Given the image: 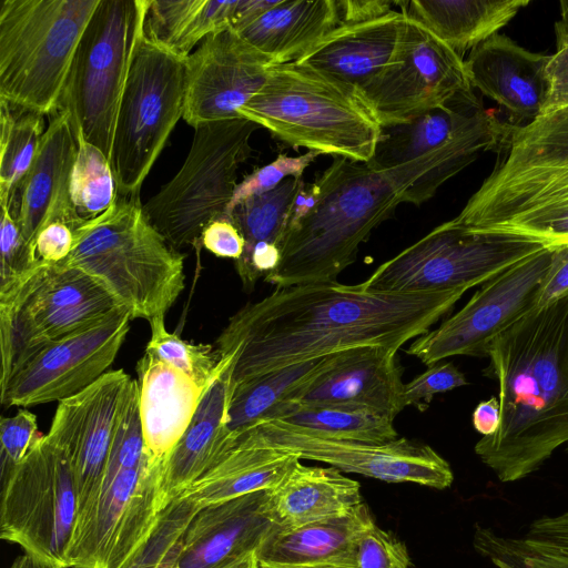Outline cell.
I'll return each mask as SVG.
<instances>
[{"label":"cell","mask_w":568,"mask_h":568,"mask_svg":"<svg viewBox=\"0 0 568 568\" xmlns=\"http://www.w3.org/2000/svg\"><path fill=\"white\" fill-rule=\"evenodd\" d=\"M303 184L302 179H287L270 192L245 199L229 213L245 241L243 254L235 261L239 272L264 276L277 267Z\"/></svg>","instance_id":"836d02e7"},{"label":"cell","mask_w":568,"mask_h":568,"mask_svg":"<svg viewBox=\"0 0 568 568\" xmlns=\"http://www.w3.org/2000/svg\"><path fill=\"white\" fill-rule=\"evenodd\" d=\"M274 64L231 27L210 34L186 58L184 121L195 129L240 118Z\"/></svg>","instance_id":"ffe728a7"},{"label":"cell","mask_w":568,"mask_h":568,"mask_svg":"<svg viewBox=\"0 0 568 568\" xmlns=\"http://www.w3.org/2000/svg\"><path fill=\"white\" fill-rule=\"evenodd\" d=\"M343 352L291 364L232 386L225 424L229 446L232 448L242 433L306 388Z\"/></svg>","instance_id":"d590c367"},{"label":"cell","mask_w":568,"mask_h":568,"mask_svg":"<svg viewBox=\"0 0 568 568\" xmlns=\"http://www.w3.org/2000/svg\"><path fill=\"white\" fill-rule=\"evenodd\" d=\"M268 490L199 508L182 536L175 568H226L256 552L277 528Z\"/></svg>","instance_id":"7402d4cb"},{"label":"cell","mask_w":568,"mask_h":568,"mask_svg":"<svg viewBox=\"0 0 568 568\" xmlns=\"http://www.w3.org/2000/svg\"><path fill=\"white\" fill-rule=\"evenodd\" d=\"M549 59L497 33L474 48L464 61L473 89L504 108L509 123L520 126L541 115Z\"/></svg>","instance_id":"cb8c5ba5"},{"label":"cell","mask_w":568,"mask_h":568,"mask_svg":"<svg viewBox=\"0 0 568 568\" xmlns=\"http://www.w3.org/2000/svg\"><path fill=\"white\" fill-rule=\"evenodd\" d=\"M504 155L455 221L486 231L511 216L568 204V109L513 125Z\"/></svg>","instance_id":"8fae6325"},{"label":"cell","mask_w":568,"mask_h":568,"mask_svg":"<svg viewBox=\"0 0 568 568\" xmlns=\"http://www.w3.org/2000/svg\"><path fill=\"white\" fill-rule=\"evenodd\" d=\"M484 375L498 387L501 423L475 453L503 483L524 479L568 443V294L495 337Z\"/></svg>","instance_id":"7a4b0ae2"},{"label":"cell","mask_w":568,"mask_h":568,"mask_svg":"<svg viewBox=\"0 0 568 568\" xmlns=\"http://www.w3.org/2000/svg\"><path fill=\"white\" fill-rule=\"evenodd\" d=\"M231 366L232 363L206 390L166 459L161 488L164 509L232 449L225 436Z\"/></svg>","instance_id":"4316f807"},{"label":"cell","mask_w":568,"mask_h":568,"mask_svg":"<svg viewBox=\"0 0 568 568\" xmlns=\"http://www.w3.org/2000/svg\"><path fill=\"white\" fill-rule=\"evenodd\" d=\"M387 0H337L339 24H353L381 18L393 11Z\"/></svg>","instance_id":"11a10c76"},{"label":"cell","mask_w":568,"mask_h":568,"mask_svg":"<svg viewBox=\"0 0 568 568\" xmlns=\"http://www.w3.org/2000/svg\"><path fill=\"white\" fill-rule=\"evenodd\" d=\"M374 521L362 503L342 517L277 527L256 550L258 568H346L354 540Z\"/></svg>","instance_id":"83f0119b"},{"label":"cell","mask_w":568,"mask_h":568,"mask_svg":"<svg viewBox=\"0 0 568 568\" xmlns=\"http://www.w3.org/2000/svg\"><path fill=\"white\" fill-rule=\"evenodd\" d=\"M551 250L545 247L484 283L457 313L415 338L406 353L427 366L457 355L486 357L491 341L536 307Z\"/></svg>","instance_id":"e0dca14e"},{"label":"cell","mask_w":568,"mask_h":568,"mask_svg":"<svg viewBox=\"0 0 568 568\" xmlns=\"http://www.w3.org/2000/svg\"><path fill=\"white\" fill-rule=\"evenodd\" d=\"M37 416L21 408L0 419V479L6 481L39 438Z\"/></svg>","instance_id":"c3c4849f"},{"label":"cell","mask_w":568,"mask_h":568,"mask_svg":"<svg viewBox=\"0 0 568 568\" xmlns=\"http://www.w3.org/2000/svg\"><path fill=\"white\" fill-rule=\"evenodd\" d=\"M119 306L98 322L43 347L0 387L4 407H31L74 396L109 372L131 321Z\"/></svg>","instance_id":"ac0fdd59"},{"label":"cell","mask_w":568,"mask_h":568,"mask_svg":"<svg viewBox=\"0 0 568 568\" xmlns=\"http://www.w3.org/2000/svg\"><path fill=\"white\" fill-rule=\"evenodd\" d=\"M545 247L524 235L447 221L381 264L363 285L382 292H457L483 285Z\"/></svg>","instance_id":"7c38bea8"},{"label":"cell","mask_w":568,"mask_h":568,"mask_svg":"<svg viewBox=\"0 0 568 568\" xmlns=\"http://www.w3.org/2000/svg\"><path fill=\"white\" fill-rule=\"evenodd\" d=\"M180 550H181V540L179 541V544L171 550V552L169 554V556L165 558V560L162 562V565L160 566V568H172L175 564H176V560H178V557H179V554H180Z\"/></svg>","instance_id":"6125c7cd"},{"label":"cell","mask_w":568,"mask_h":568,"mask_svg":"<svg viewBox=\"0 0 568 568\" xmlns=\"http://www.w3.org/2000/svg\"><path fill=\"white\" fill-rule=\"evenodd\" d=\"M471 423L483 436L494 435L501 423V409L497 396L480 402L473 412Z\"/></svg>","instance_id":"9f6ffc18"},{"label":"cell","mask_w":568,"mask_h":568,"mask_svg":"<svg viewBox=\"0 0 568 568\" xmlns=\"http://www.w3.org/2000/svg\"><path fill=\"white\" fill-rule=\"evenodd\" d=\"M407 19L402 9L365 22L339 24L294 62L358 92L392 62Z\"/></svg>","instance_id":"d4e9b609"},{"label":"cell","mask_w":568,"mask_h":568,"mask_svg":"<svg viewBox=\"0 0 568 568\" xmlns=\"http://www.w3.org/2000/svg\"><path fill=\"white\" fill-rule=\"evenodd\" d=\"M486 231L507 232L538 240L547 246L568 243V204L538 209L506 219Z\"/></svg>","instance_id":"bcb514c9"},{"label":"cell","mask_w":568,"mask_h":568,"mask_svg":"<svg viewBox=\"0 0 568 568\" xmlns=\"http://www.w3.org/2000/svg\"><path fill=\"white\" fill-rule=\"evenodd\" d=\"M63 263L93 277L132 320L165 316L184 288V255L150 223L140 200L118 195L83 222Z\"/></svg>","instance_id":"277c9868"},{"label":"cell","mask_w":568,"mask_h":568,"mask_svg":"<svg viewBox=\"0 0 568 568\" xmlns=\"http://www.w3.org/2000/svg\"><path fill=\"white\" fill-rule=\"evenodd\" d=\"M258 129L243 116L196 126L183 165L142 204L150 223L175 250L199 245L205 226L227 216L237 170L251 155L250 140Z\"/></svg>","instance_id":"ba28073f"},{"label":"cell","mask_w":568,"mask_h":568,"mask_svg":"<svg viewBox=\"0 0 568 568\" xmlns=\"http://www.w3.org/2000/svg\"><path fill=\"white\" fill-rule=\"evenodd\" d=\"M240 436L261 446L294 454L301 460L322 462L342 473H355L386 483H414L445 489L454 480L445 458L429 445L406 437L385 443L339 440L282 420L258 422Z\"/></svg>","instance_id":"9a60e30c"},{"label":"cell","mask_w":568,"mask_h":568,"mask_svg":"<svg viewBox=\"0 0 568 568\" xmlns=\"http://www.w3.org/2000/svg\"><path fill=\"white\" fill-rule=\"evenodd\" d=\"M277 1L278 0H237L231 28L235 31L241 29L275 6Z\"/></svg>","instance_id":"6f0895ef"},{"label":"cell","mask_w":568,"mask_h":568,"mask_svg":"<svg viewBox=\"0 0 568 568\" xmlns=\"http://www.w3.org/2000/svg\"><path fill=\"white\" fill-rule=\"evenodd\" d=\"M199 507L186 498L173 500L161 514L150 538L124 568H160L179 544Z\"/></svg>","instance_id":"ee69618b"},{"label":"cell","mask_w":568,"mask_h":568,"mask_svg":"<svg viewBox=\"0 0 568 568\" xmlns=\"http://www.w3.org/2000/svg\"><path fill=\"white\" fill-rule=\"evenodd\" d=\"M121 306L93 277L64 263L40 266L0 301V387L43 347Z\"/></svg>","instance_id":"4fadbf2b"},{"label":"cell","mask_w":568,"mask_h":568,"mask_svg":"<svg viewBox=\"0 0 568 568\" xmlns=\"http://www.w3.org/2000/svg\"><path fill=\"white\" fill-rule=\"evenodd\" d=\"M560 19L555 23V33L557 36H568V0L559 2Z\"/></svg>","instance_id":"91938a15"},{"label":"cell","mask_w":568,"mask_h":568,"mask_svg":"<svg viewBox=\"0 0 568 568\" xmlns=\"http://www.w3.org/2000/svg\"><path fill=\"white\" fill-rule=\"evenodd\" d=\"M339 23L337 0H278L236 32L282 64L298 60Z\"/></svg>","instance_id":"1f68e13d"},{"label":"cell","mask_w":568,"mask_h":568,"mask_svg":"<svg viewBox=\"0 0 568 568\" xmlns=\"http://www.w3.org/2000/svg\"><path fill=\"white\" fill-rule=\"evenodd\" d=\"M200 245L217 257L237 261L244 251L245 241L229 216L212 221L201 234Z\"/></svg>","instance_id":"f5cc1de1"},{"label":"cell","mask_w":568,"mask_h":568,"mask_svg":"<svg viewBox=\"0 0 568 568\" xmlns=\"http://www.w3.org/2000/svg\"><path fill=\"white\" fill-rule=\"evenodd\" d=\"M474 93L464 59L409 17L392 62L358 91L381 126Z\"/></svg>","instance_id":"2e32d148"},{"label":"cell","mask_w":568,"mask_h":568,"mask_svg":"<svg viewBox=\"0 0 568 568\" xmlns=\"http://www.w3.org/2000/svg\"><path fill=\"white\" fill-rule=\"evenodd\" d=\"M405 544L374 521L354 540L346 568H410Z\"/></svg>","instance_id":"f6af8a7d"},{"label":"cell","mask_w":568,"mask_h":568,"mask_svg":"<svg viewBox=\"0 0 568 568\" xmlns=\"http://www.w3.org/2000/svg\"><path fill=\"white\" fill-rule=\"evenodd\" d=\"M78 494L67 455L40 435L1 484L0 536L51 568H70Z\"/></svg>","instance_id":"5bb4252c"},{"label":"cell","mask_w":568,"mask_h":568,"mask_svg":"<svg viewBox=\"0 0 568 568\" xmlns=\"http://www.w3.org/2000/svg\"><path fill=\"white\" fill-rule=\"evenodd\" d=\"M529 0H412L397 2L409 18L463 55L498 33Z\"/></svg>","instance_id":"e575fe53"},{"label":"cell","mask_w":568,"mask_h":568,"mask_svg":"<svg viewBox=\"0 0 568 568\" xmlns=\"http://www.w3.org/2000/svg\"><path fill=\"white\" fill-rule=\"evenodd\" d=\"M265 420H282L339 440L385 443L398 437L394 419L362 407L284 403Z\"/></svg>","instance_id":"f35d334b"},{"label":"cell","mask_w":568,"mask_h":568,"mask_svg":"<svg viewBox=\"0 0 568 568\" xmlns=\"http://www.w3.org/2000/svg\"><path fill=\"white\" fill-rule=\"evenodd\" d=\"M186 58L154 43L144 32L136 44L119 104L110 159L119 196L140 200L145 178L183 118Z\"/></svg>","instance_id":"30bf717a"},{"label":"cell","mask_w":568,"mask_h":568,"mask_svg":"<svg viewBox=\"0 0 568 568\" xmlns=\"http://www.w3.org/2000/svg\"><path fill=\"white\" fill-rule=\"evenodd\" d=\"M70 197L77 219L83 223L104 213L115 202L118 187L108 156L81 135L75 136Z\"/></svg>","instance_id":"60d3db41"},{"label":"cell","mask_w":568,"mask_h":568,"mask_svg":"<svg viewBox=\"0 0 568 568\" xmlns=\"http://www.w3.org/2000/svg\"><path fill=\"white\" fill-rule=\"evenodd\" d=\"M462 296L382 292L337 281L275 287L231 316L213 345L221 356H232L234 386L347 349L381 346L397 352L427 333Z\"/></svg>","instance_id":"6da1fadb"},{"label":"cell","mask_w":568,"mask_h":568,"mask_svg":"<svg viewBox=\"0 0 568 568\" xmlns=\"http://www.w3.org/2000/svg\"><path fill=\"white\" fill-rule=\"evenodd\" d=\"M78 143L68 113L57 110L50 115L33 160L7 209L27 242H33L47 224L60 221L72 229L82 223L77 219L70 197L71 176ZM33 250V248H32Z\"/></svg>","instance_id":"44dd1931"},{"label":"cell","mask_w":568,"mask_h":568,"mask_svg":"<svg viewBox=\"0 0 568 568\" xmlns=\"http://www.w3.org/2000/svg\"><path fill=\"white\" fill-rule=\"evenodd\" d=\"M556 43L545 71L547 95L541 115L568 109V36H557Z\"/></svg>","instance_id":"f907efd6"},{"label":"cell","mask_w":568,"mask_h":568,"mask_svg":"<svg viewBox=\"0 0 568 568\" xmlns=\"http://www.w3.org/2000/svg\"><path fill=\"white\" fill-rule=\"evenodd\" d=\"M400 203L386 171L336 158L312 184L301 187L281 261L264 281L275 287L336 281Z\"/></svg>","instance_id":"3957f363"},{"label":"cell","mask_w":568,"mask_h":568,"mask_svg":"<svg viewBox=\"0 0 568 568\" xmlns=\"http://www.w3.org/2000/svg\"><path fill=\"white\" fill-rule=\"evenodd\" d=\"M237 113L288 146L364 163L381 133L356 90L296 62L274 64Z\"/></svg>","instance_id":"5b68a950"},{"label":"cell","mask_w":568,"mask_h":568,"mask_svg":"<svg viewBox=\"0 0 568 568\" xmlns=\"http://www.w3.org/2000/svg\"><path fill=\"white\" fill-rule=\"evenodd\" d=\"M226 568H258L256 552L248 555L244 559Z\"/></svg>","instance_id":"94428289"},{"label":"cell","mask_w":568,"mask_h":568,"mask_svg":"<svg viewBox=\"0 0 568 568\" xmlns=\"http://www.w3.org/2000/svg\"><path fill=\"white\" fill-rule=\"evenodd\" d=\"M300 459L285 450L265 447L240 436L233 448L178 498L199 508L246 494L274 488Z\"/></svg>","instance_id":"d6a6232c"},{"label":"cell","mask_w":568,"mask_h":568,"mask_svg":"<svg viewBox=\"0 0 568 568\" xmlns=\"http://www.w3.org/2000/svg\"><path fill=\"white\" fill-rule=\"evenodd\" d=\"M100 0H1L0 99L54 113Z\"/></svg>","instance_id":"52a82bcc"},{"label":"cell","mask_w":568,"mask_h":568,"mask_svg":"<svg viewBox=\"0 0 568 568\" xmlns=\"http://www.w3.org/2000/svg\"><path fill=\"white\" fill-rule=\"evenodd\" d=\"M318 155L321 154L314 151H307L298 156L280 154L271 163L253 171L245 176L242 182L237 183L227 207V216L232 209L245 199L270 192L287 179H302L306 168H308Z\"/></svg>","instance_id":"7dc6e473"},{"label":"cell","mask_w":568,"mask_h":568,"mask_svg":"<svg viewBox=\"0 0 568 568\" xmlns=\"http://www.w3.org/2000/svg\"><path fill=\"white\" fill-rule=\"evenodd\" d=\"M514 124L503 122L494 111L479 124L426 154L386 170L402 202L419 205L437 189L474 162L480 153L499 151Z\"/></svg>","instance_id":"4dcf8cb0"},{"label":"cell","mask_w":568,"mask_h":568,"mask_svg":"<svg viewBox=\"0 0 568 568\" xmlns=\"http://www.w3.org/2000/svg\"><path fill=\"white\" fill-rule=\"evenodd\" d=\"M43 114L0 99V203L9 207L45 131Z\"/></svg>","instance_id":"ab89813d"},{"label":"cell","mask_w":568,"mask_h":568,"mask_svg":"<svg viewBox=\"0 0 568 568\" xmlns=\"http://www.w3.org/2000/svg\"><path fill=\"white\" fill-rule=\"evenodd\" d=\"M136 374L145 449L153 463L164 467L211 386L199 385L146 353L136 364Z\"/></svg>","instance_id":"484cf974"},{"label":"cell","mask_w":568,"mask_h":568,"mask_svg":"<svg viewBox=\"0 0 568 568\" xmlns=\"http://www.w3.org/2000/svg\"><path fill=\"white\" fill-rule=\"evenodd\" d=\"M74 246V229L55 221L38 233L32 248L40 265H55L67 261Z\"/></svg>","instance_id":"816d5d0a"},{"label":"cell","mask_w":568,"mask_h":568,"mask_svg":"<svg viewBox=\"0 0 568 568\" xmlns=\"http://www.w3.org/2000/svg\"><path fill=\"white\" fill-rule=\"evenodd\" d=\"M568 294V243L552 246L548 272L540 285L536 307Z\"/></svg>","instance_id":"db71d44e"},{"label":"cell","mask_w":568,"mask_h":568,"mask_svg":"<svg viewBox=\"0 0 568 568\" xmlns=\"http://www.w3.org/2000/svg\"><path fill=\"white\" fill-rule=\"evenodd\" d=\"M164 467L148 456L134 427L114 432L93 504L77 524L70 568H124L150 538L163 508Z\"/></svg>","instance_id":"8992f818"},{"label":"cell","mask_w":568,"mask_h":568,"mask_svg":"<svg viewBox=\"0 0 568 568\" xmlns=\"http://www.w3.org/2000/svg\"><path fill=\"white\" fill-rule=\"evenodd\" d=\"M8 568H51L39 559L23 554L18 556Z\"/></svg>","instance_id":"680465c9"},{"label":"cell","mask_w":568,"mask_h":568,"mask_svg":"<svg viewBox=\"0 0 568 568\" xmlns=\"http://www.w3.org/2000/svg\"><path fill=\"white\" fill-rule=\"evenodd\" d=\"M362 503L358 481L335 467L306 466L301 459L268 490L271 517L278 528L342 517Z\"/></svg>","instance_id":"f1b7e54d"},{"label":"cell","mask_w":568,"mask_h":568,"mask_svg":"<svg viewBox=\"0 0 568 568\" xmlns=\"http://www.w3.org/2000/svg\"><path fill=\"white\" fill-rule=\"evenodd\" d=\"M491 112L476 94L457 98L409 121L381 126L367 164L386 171L430 152L483 122Z\"/></svg>","instance_id":"f546056e"},{"label":"cell","mask_w":568,"mask_h":568,"mask_svg":"<svg viewBox=\"0 0 568 568\" xmlns=\"http://www.w3.org/2000/svg\"><path fill=\"white\" fill-rule=\"evenodd\" d=\"M402 375L395 351L381 346L347 349L285 403L362 407L395 419L404 409Z\"/></svg>","instance_id":"603a6c76"},{"label":"cell","mask_w":568,"mask_h":568,"mask_svg":"<svg viewBox=\"0 0 568 568\" xmlns=\"http://www.w3.org/2000/svg\"><path fill=\"white\" fill-rule=\"evenodd\" d=\"M149 323L151 337L145 353L179 369L203 387L209 388L232 363V356H221L212 344H193L170 333L164 315Z\"/></svg>","instance_id":"b9f144b4"},{"label":"cell","mask_w":568,"mask_h":568,"mask_svg":"<svg viewBox=\"0 0 568 568\" xmlns=\"http://www.w3.org/2000/svg\"><path fill=\"white\" fill-rule=\"evenodd\" d=\"M468 385L465 375L450 362L430 365L404 385L403 406L425 412L435 395Z\"/></svg>","instance_id":"681fc988"},{"label":"cell","mask_w":568,"mask_h":568,"mask_svg":"<svg viewBox=\"0 0 568 568\" xmlns=\"http://www.w3.org/2000/svg\"><path fill=\"white\" fill-rule=\"evenodd\" d=\"M473 546L496 568H568V510L532 520L517 537L476 525Z\"/></svg>","instance_id":"8d00e7d4"},{"label":"cell","mask_w":568,"mask_h":568,"mask_svg":"<svg viewBox=\"0 0 568 568\" xmlns=\"http://www.w3.org/2000/svg\"><path fill=\"white\" fill-rule=\"evenodd\" d=\"M132 379L123 369H111L87 389L58 402L47 435L62 448L71 465L78 494L77 524L97 496Z\"/></svg>","instance_id":"d6986e66"},{"label":"cell","mask_w":568,"mask_h":568,"mask_svg":"<svg viewBox=\"0 0 568 568\" xmlns=\"http://www.w3.org/2000/svg\"><path fill=\"white\" fill-rule=\"evenodd\" d=\"M150 0H100L79 42L58 110L74 136L110 160L121 95Z\"/></svg>","instance_id":"9c48e42d"},{"label":"cell","mask_w":568,"mask_h":568,"mask_svg":"<svg viewBox=\"0 0 568 568\" xmlns=\"http://www.w3.org/2000/svg\"><path fill=\"white\" fill-rule=\"evenodd\" d=\"M236 3L237 0H150L144 34L186 58L206 37L231 27Z\"/></svg>","instance_id":"74e56055"},{"label":"cell","mask_w":568,"mask_h":568,"mask_svg":"<svg viewBox=\"0 0 568 568\" xmlns=\"http://www.w3.org/2000/svg\"><path fill=\"white\" fill-rule=\"evenodd\" d=\"M42 265L7 209H1L0 301L13 295Z\"/></svg>","instance_id":"7bdbcfd3"}]
</instances>
